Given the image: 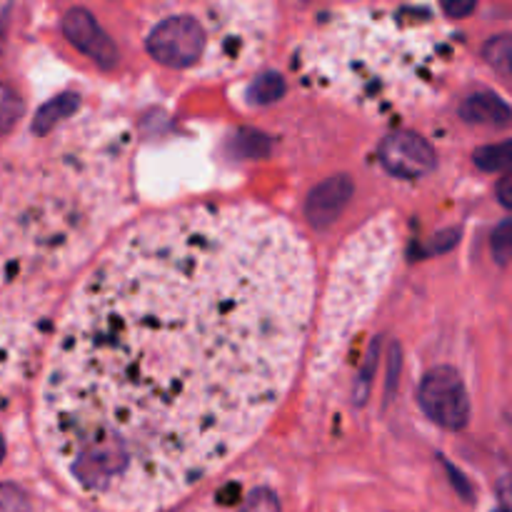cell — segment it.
I'll return each mask as SVG.
<instances>
[{
  "label": "cell",
  "instance_id": "obj_13",
  "mask_svg": "<svg viewBox=\"0 0 512 512\" xmlns=\"http://www.w3.org/2000/svg\"><path fill=\"white\" fill-rule=\"evenodd\" d=\"M75 108V100L73 98H58V100H53V103H48L45 105L43 110H40L38 113V120H35V133H48L50 128H53L55 125V120H60L63 118L65 113H70V110Z\"/></svg>",
  "mask_w": 512,
  "mask_h": 512
},
{
  "label": "cell",
  "instance_id": "obj_6",
  "mask_svg": "<svg viewBox=\"0 0 512 512\" xmlns=\"http://www.w3.org/2000/svg\"><path fill=\"white\" fill-rule=\"evenodd\" d=\"M63 28H65V35L70 38V43H73L78 50H83V53L88 55L90 60H95L100 68L105 70L115 68V63H118V50H115V45L110 43L108 35L100 30V25L95 23V18L88 13V10L85 8L68 10V15H65L63 20Z\"/></svg>",
  "mask_w": 512,
  "mask_h": 512
},
{
  "label": "cell",
  "instance_id": "obj_20",
  "mask_svg": "<svg viewBox=\"0 0 512 512\" xmlns=\"http://www.w3.org/2000/svg\"><path fill=\"white\" fill-rule=\"evenodd\" d=\"M3 455H5V443H3V438H0V460H3Z\"/></svg>",
  "mask_w": 512,
  "mask_h": 512
},
{
  "label": "cell",
  "instance_id": "obj_1",
  "mask_svg": "<svg viewBox=\"0 0 512 512\" xmlns=\"http://www.w3.org/2000/svg\"><path fill=\"white\" fill-rule=\"evenodd\" d=\"M303 235L250 203L130 228L65 308L40 435L85 498L153 512L218 473L285 398L313 305Z\"/></svg>",
  "mask_w": 512,
  "mask_h": 512
},
{
  "label": "cell",
  "instance_id": "obj_9",
  "mask_svg": "<svg viewBox=\"0 0 512 512\" xmlns=\"http://www.w3.org/2000/svg\"><path fill=\"white\" fill-rule=\"evenodd\" d=\"M473 158H475V165L488 170V173H493V170H512V140H508V143L478 148Z\"/></svg>",
  "mask_w": 512,
  "mask_h": 512
},
{
  "label": "cell",
  "instance_id": "obj_15",
  "mask_svg": "<svg viewBox=\"0 0 512 512\" xmlns=\"http://www.w3.org/2000/svg\"><path fill=\"white\" fill-rule=\"evenodd\" d=\"M493 255L500 265L512 263V218L503 220L493 233Z\"/></svg>",
  "mask_w": 512,
  "mask_h": 512
},
{
  "label": "cell",
  "instance_id": "obj_5",
  "mask_svg": "<svg viewBox=\"0 0 512 512\" xmlns=\"http://www.w3.org/2000/svg\"><path fill=\"white\" fill-rule=\"evenodd\" d=\"M378 155L385 170L398 175V178H423V175H428L435 168V150L430 148L428 140H423L415 133H408V130L388 135L380 143Z\"/></svg>",
  "mask_w": 512,
  "mask_h": 512
},
{
  "label": "cell",
  "instance_id": "obj_22",
  "mask_svg": "<svg viewBox=\"0 0 512 512\" xmlns=\"http://www.w3.org/2000/svg\"><path fill=\"white\" fill-rule=\"evenodd\" d=\"M500 512H503V510H500Z\"/></svg>",
  "mask_w": 512,
  "mask_h": 512
},
{
  "label": "cell",
  "instance_id": "obj_7",
  "mask_svg": "<svg viewBox=\"0 0 512 512\" xmlns=\"http://www.w3.org/2000/svg\"><path fill=\"white\" fill-rule=\"evenodd\" d=\"M350 198H353V180L348 175L328 178L315 185L308 195V203H305V215H308L310 225L320 230L330 228L348 208Z\"/></svg>",
  "mask_w": 512,
  "mask_h": 512
},
{
  "label": "cell",
  "instance_id": "obj_12",
  "mask_svg": "<svg viewBox=\"0 0 512 512\" xmlns=\"http://www.w3.org/2000/svg\"><path fill=\"white\" fill-rule=\"evenodd\" d=\"M20 115H23V100L8 85L0 83V135L8 133Z\"/></svg>",
  "mask_w": 512,
  "mask_h": 512
},
{
  "label": "cell",
  "instance_id": "obj_14",
  "mask_svg": "<svg viewBox=\"0 0 512 512\" xmlns=\"http://www.w3.org/2000/svg\"><path fill=\"white\" fill-rule=\"evenodd\" d=\"M0 512H33V505L18 485L3 483L0 485Z\"/></svg>",
  "mask_w": 512,
  "mask_h": 512
},
{
  "label": "cell",
  "instance_id": "obj_10",
  "mask_svg": "<svg viewBox=\"0 0 512 512\" xmlns=\"http://www.w3.org/2000/svg\"><path fill=\"white\" fill-rule=\"evenodd\" d=\"M485 60L500 73L512 75V35H495L483 48Z\"/></svg>",
  "mask_w": 512,
  "mask_h": 512
},
{
  "label": "cell",
  "instance_id": "obj_2",
  "mask_svg": "<svg viewBox=\"0 0 512 512\" xmlns=\"http://www.w3.org/2000/svg\"><path fill=\"white\" fill-rule=\"evenodd\" d=\"M423 8L350 10L333 15L308 63L323 83L370 105L405 98V80L418 75V33L430 28Z\"/></svg>",
  "mask_w": 512,
  "mask_h": 512
},
{
  "label": "cell",
  "instance_id": "obj_17",
  "mask_svg": "<svg viewBox=\"0 0 512 512\" xmlns=\"http://www.w3.org/2000/svg\"><path fill=\"white\" fill-rule=\"evenodd\" d=\"M473 10V0H448V3H443V13L448 15V18H465V15H470Z\"/></svg>",
  "mask_w": 512,
  "mask_h": 512
},
{
  "label": "cell",
  "instance_id": "obj_4",
  "mask_svg": "<svg viewBox=\"0 0 512 512\" xmlns=\"http://www.w3.org/2000/svg\"><path fill=\"white\" fill-rule=\"evenodd\" d=\"M205 30L190 15L160 20L148 38V53L168 68H193L205 50Z\"/></svg>",
  "mask_w": 512,
  "mask_h": 512
},
{
  "label": "cell",
  "instance_id": "obj_16",
  "mask_svg": "<svg viewBox=\"0 0 512 512\" xmlns=\"http://www.w3.org/2000/svg\"><path fill=\"white\" fill-rule=\"evenodd\" d=\"M240 512H280V503L268 488H258L255 493H250Z\"/></svg>",
  "mask_w": 512,
  "mask_h": 512
},
{
  "label": "cell",
  "instance_id": "obj_21",
  "mask_svg": "<svg viewBox=\"0 0 512 512\" xmlns=\"http://www.w3.org/2000/svg\"><path fill=\"white\" fill-rule=\"evenodd\" d=\"M0 45H3V20H0Z\"/></svg>",
  "mask_w": 512,
  "mask_h": 512
},
{
  "label": "cell",
  "instance_id": "obj_19",
  "mask_svg": "<svg viewBox=\"0 0 512 512\" xmlns=\"http://www.w3.org/2000/svg\"><path fill=\"white\" fill-rule=\"evenodd\" d=\"M498 495H500V503H503V512H512V475L500 480Z\"/></svg>",
  "mask_w": 512,
  "mask_h": 512
},
{
  "label": "cell",
  "instance_id": "obj_3",
  "mask_svg": "<svg viewBox=\"0 0 512 512\" xmlns=\"http://www.w3.org/2000/svg\"><path fill=\"white\" fill-rule=\"evenodd\" d=\"M423 413L445 430H463L470 420V398L458 370L438 365L423 378L418 390Z\"/></svg>",
  "mask_w": 512,
  "mask_h": 512
},
{
  "label": "cell",
  "instance_id": "obj_8",
  "mask_svg": "<svg viewBox=\"0 0 512 512\" xmlns=\"http://www.w3.org/2000/svg\"><path fill=\"white\" fill-rule=\"evenodd\" d=\"M460 118L473 125L488 128H508L512 123V108L495 93H475L460 105Z\"/></svg>",
  "mask_w": 512,
  "mask_h": 512
},
{
  "label": "cell",
  "instance_id": "obj_11",
  "mask_svg": "<svg viewBox=\"0 0 512 512\" xmlns=\"http://www.w3.org/2000/svg\"><path fill=\"white\" fill-rule=\"evenodd\" d=\"M283 93H285L283 78H280V75H275V73H265V75H260L258 80H255L248 95H250V100H253V103L268 105V103H273V100H278Z\"/></svg>",
  "mask_w": 512,
  "mask_h": 512
},
{
  "label": "cell",
  "instance_id": "obj_18",
  "mask_svg": "<svg viewBox=\"0 0 512 512\" xmlns=\"http://www.w3.org/2000/svg\"><path fill=\"white\" fill-rule=\"evenodd\" d=\"M498 198L505 208H512V170H508L505 178L498 183Z\"/></svg>",
  "mask_w": 512,
  "mask_h": 512
}]
</instances>
